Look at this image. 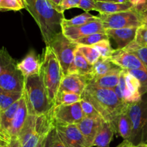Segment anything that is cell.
<instances>
[{"label":"cell","mask_w":147,"mask_h":147,"mask_svg":"<svg viewBox=\"0 0 147 147\" xmlns=\"http://www.w3.org/2000/svg\"><path fill=\"white\" fill-rule=\"evenodd\" d=\"M85 12L96 9V1L94 0H80L79 7Z\"/></svg>","instance_id":"38"},{"label":"cell","mask_w":147,"mask_h":147,"mask_svg":"<svg viewBox=\"0 0 147 147\" xmlns=\"http://www.w3.org/2000/svg\"><path fill=\"white\" fill-rule=\"evenodd\" d=\"M23 94L28 114L40 115L48 113L53 105L49 102L40 74L32 75L25 80Z\"/></svg>","instance_id":"4"},{"label":"cell","mask_w":147,"mask_h":147,"mask_svg":"<svg viewBox=\"0 0 147 147\" xmlns=\"http://www.w3.org/2000/svg\"><path fill=\"white\" fill-rule=\"evenodd\" d=\"M82 97L91 102L102 119L110 123L113 128L117 116L127 108L128 104L120 100L113 90L100 88L90 83Z\"/></svg>","instance_id":"2"},{"label":"cell","mask_w":147,"mask_h":147,"mask_svg":"<svg viewBox=\"0 0 147 147\" xmlns=\"http://www.w3.org/2000/svg\"><path fill=\"white\" fill-rule=\"evenodd\" d=\"M146 1L147 0H129V2L132 4V5L134 6V7L143 5V4L145 3Z\"/></svg>","instance_id":"44"},{"label":"cell","mask_w":147,"mask_h":147,"mask_svg":"<svg viewBox=\"0 0 147 147\" xmlns=\"http://www.w3.org/2000/svg\"><path fill=\"white\" fill-rule=\"evenodd\" d=\"M44 141H45V138H43V140H41V141H40V142L39 143V144H38V146H37V147H43V144H44Z\"/></svg>","instance_id":"48"},{"label":"cell","mask_w":147,"mask_h":147,"mask_svg":"<svg viewBox=\"0 0 147 147\" xmlns=\"http://www.w3.org/2000/svg\"><path fill=\"white\" fill-rule=\"evenodd\" d=\"M131 143L130 141H128V140H123L122 143L119 144V145L117 146L116 147H131Z\"/></svg>","instance_id":"45"},{"label":"cell","mask_w":147,"mask_h":147,"mask_svg":"<svg viewBox=\"0 0 147 147\" xmlns=\"http://www.w3.org/2000/svg\"><path fill=\"white\" fill-rule=\"evenodd\" d=\"M121 70L122 69H118L101 77H94L89 81V83L100 88L113 90L118 84L120 72Z\"/></svg>","instance_id":"22"},{"label":"cell","mask_w":147,"mask_h":147,"mask_svg":"<svg viewBox=\"0 0 147 147\" xmlns=\"http://www.w3.org/2000/svg\"><path fill=\"white\" fill-rule=\"evenodd\" d=\"M134 6L128 1L125 2H96V9L100 14H113L133 9Z\"/></svg>","instance_id":"21"},{"label":"cell","mask_w":147,"mask_h":147,"mask_svg":"<svg viewBox=\"0 0 147 147\" xmlns=\"http://www.w3.org/2000/svg\"><path fill=\"white\" fill-rule=\"evenodd\" d=\"M88 76L78 74H66L62 78L59 92L66 91L82 95L90 81Z\"/></svg>","instance_id":"14"},{"label":"cell","mask_w":147,"mask_h":147,"mask_svg":"<svg viewBox=\"0 0 147 147\" xmlns=\"http://www.w3.org/2000/svg\"><path fill=\"white\" fill-rule=\"evenodd\" d=\"M0 147H22L18 137L5 138L0 136Z\"/></svg>","instance_id":"37"},{"label":"cell","mask_w":147,"mask_h":147,"mask_svg":"<svg viewBox=\"0 0 147 147\" xmlns=\"http://www.w3.org/2000/svg\"><path fill=\"white\" fill-rule=\"evenodd\" d=\"M54 128L66 147H90L77 124L53 123Z\"/></svg>","instance_id":"11"},{"label":"cell","mask_w":147,"mask_h":147,"mask_svg":"<svg viewBox=\"0 0 147 147\" xmlns=\"http://www.w3.org/2000/svg\"><path fill=\"white\" fill-rule=\"evenodd\" d=\"M92 47H94V49L98 51L100 55V58L104 59H110L112 55L113 54L114 51H115V49H113L112 46H111L109 39L101 40L96 44L93 45Z\"/></svg>","instance_id":"31"},{"label":"cell","mask_w":147,"mask_h":147,"mask_svg":"<svg viewBox=\"0 0 147 147\" xmlns=\"http://www.w3.org/2000/svg\"><path fill=\"white\" fill-rule=\"evenodd\" d=\"M141 25H147V17L141 19Z\"/></svg>","instance_id":"47"},{"label":"cell","mask_w":147,"mask_h":147,"mask_svg":"<svg viewBox=\"0 0 147 147\" xmlns=\"http://www.w3.org/2000/svg\"><path fill=\"white\" fill-rule=\"evenodd\" d=\"M77 49L81 52L88 62L94 65L100 58V53L96 49L92 46H84V45H77Z\"/></svg>","instance_id":"30"},{"label":"cell","mask_w":147,"mask_h":147,"mask_svg":"<svg viewBox=\"0 0 147 147\" xmlns=\"http://www.w3.org/2000/svg\"><path fill=\"white\" fill-rule=\"evenodd\" d=\"M93 65L89 63L81 52L77 49L73 63L68 71V74H78L81 76H88L90 77L93 73Z\"/></svg>","instance_id":"19"},{"label":"cell","mask_w":147,"mask_h":147,"mask_svg":"<svg viewBox=\"0 0 147 147\" xmlns=\"http://www.w3.org/2000/svg\"><path fill=\"white\" fill-rule=\"evenodd\" d=\"M80 104H81L83 113H84L85 117H90V118H102L100 114H99V113L95 110L94 106L87 99L82 97V100H80Z\"/></svg>","instance_id":"35"},{"label":"cell","mask_w":147,"mask_h":147,"mask_svg":"<svg viewBox=\"0 0 147 147\" xmlns=\"http://www.w3.org/2000/svg\"><path fill=\"white\" fill-rule=\"evenodd\" d=\"M100 19L99 17L94 16L91 15L88 12H85L84 13L79 15L76 17H74L71 19L66 20V18L63 20L61 23L62 28L64 27H71V26H78V25H84L91 21L97 20Z\"/></svg>","instance_id":"27"},{"label":"cell","mask_w":147,"mask_h":147,"mask_svg":"<svg viewBox=\"0 0 147 147\" xmlns=\"http://www.w3.org/2000/svg\"><path fill=\"white\" fill-rule=\"evenodd\" d=\"M115 133L113 126L104 121L94 137L92 147H109Z\"/></svg>","instance_id":"20"},{"label":"cell","mask_w":147,"mask_h":147,"mask_svg":"<svg viewBox=\"0 0 147 147\" xmlns=\"http://www.w3.org/2000/svg\"><path fill=\"white\" fill-rule=\"evenodd\" d=\"M53 128L49 133V134H48V135L46 136V138H45L43 147H52V137H53Z\"/></svg>","instance_id":"42"},{"label":"cell","mask_w":147,"mask_h":147,"mask_svg":"<svg viewBox=\"0 0 147 147\" xmlns=\"http://www.w3.org/2000/svg\"><path fill=\"white\" fill-rule=\"evenodd\" d=\"M0 87L5 90L23 92L25 80L20 71L18 69L16 61L12 59L7 51L2 48L0 50Z\"/></svg>","instance_id":"7"},{"label":"cell","mask_w":147,"mask_h":147,"mask_svg":"<svg viewBox=\"0 0 147 147\" xmlns=\"http://www.w3.org/2000/svg\"><path fill=\"white\" fill-rule=\"evenodd\" d=\"M26 0H2L0 5V11H20L26 9Z\"/></svg>","instance_id":"32"},{"label":"cell","mask_w":147,"mask_h":147,"mask_svg":"<svg viewBox=\"0 0 147 147\" xmlns=\"http://www.w3.org/2000/svg\"><path fill=\"white\" fill-rule=\"evenodd\" d=\"M96 2H118V0H94Z\"/></svg>","instance_id":"46"},{"label":"cell","mask_w":147,"mask_h":147,"mask_svg":"<svg viewBox=\"0 0 147 147\" xmlns=\"http://www.w3.org/2000/svg\"><path fill=\"white\" fill-rule=\"evenodd\" d=\"M28 115V107H27L25 96L24 94H22V97L20 100L18 110H17L13 119H12L10 128L8 131L7 137L5 138H12V137H18V136L20 133L22 127L25 125Z\"/></svg>","instance_id":"16"},{"label":"cell","mask_w":147,"mask_h":147,"mask_svg":"<svg viewBox=\"0 0 147 147\" xmlns=\"http://www.w3.org/2000/svg\"><path fill=\"white\" fill-rule=\"evenodd\" d=\"M82 100V95L69 92L62 91L58 92L55 100L54 106L61 105H71L80 102Z\"/></svg>","instance_id":"28"},{"label":"cell","mask_w":147,"mask_h":147,"mask_svg":"<svg viewBox=\"0 0 147 147\" xmlns=\"http://www.w3.org/2000/svg\"><path fill=\"white\" fill-rule=\"evenodd\" d=\"M62 32L69 40L75 41L90 34L105 32V28L102 21L98 19L78 26L64 27L62 28Z\"/></svg>","instance_id":"12"},{"label":"cell","mask_w":147,"mask_h":147,"mask_svg":"<svg viewBox=\"0 0 147 147\" xmlns=\"http://www.w3.org/2000/svg\"><path fill=\"white\" fill-rule=\"evenodd\" d=\"M2 0H0V5H1V3H2Z\"/></svg>","instance_id":"52"},{"label":"cell","mask_w":147,"mask_h":147,"mask_svg":"<svg viewBox=\"0 0 147 147\" xmlns=\"http://www.w3.org/2000/svg\"><path fill=\"white\" fill-rule=\"evenodd\" d=\"M80 0H62L61 5V10L64 12L65 10L72 9V8H78Z\"/></svg>","instance_id":"39"},{"label":"cell","mask_w":147,"mask_h":147,"mask_svg":"<svg viewBox=\"0 0 147 147\" xmlns=\"http://www.w3.org/2000/svg\"><path fill=\"white\" fill-rule=\"evenodd\" d=\"M133 9L138 14L141 20L142 18L147 17V1L143 5L133 7Z\"/></svg>","instance_id":"40"},{"label":"cell","mask_w":147,"mask_h":147,"mask_svg":"<svg viewBox=\"0 0 147 147\" xmlns=\"http://www.w3.org/2000/svg\"><path fill=\"white\" fill-rule=\"evenodd\" d=\"M80 102L71 105H61L53 107V123L77 124L84 118Z\"/></svg>","instance_id":"10"},{"label":"cell","mask_w":147,"mask_h":147,"mask_svg":"<svg viewBox=\"0 0 147 147\" xmlns=\"http://www.w3.org/2000/svg\"><path fill=\"white\" fill-rule=\"evenodd\" d=\"M52 147H66L61 140L60 137L58 135L55 128L53 130V137H52Z\"/></svg>","instance_id":"41"},{"label":"cell","mask_w":147,"mask_h":147,"mask_svg":"<svg viewBox=\"0 0 147 147\" xmlns=\"http://www.w3.org/2000/svg\"><path fill=\"white\" fill-rule=\"evenodd\" d=\"M124 71H125L126 89L128 94V103L139 101L142 98V95L139 92V82L132 74L128 73L126 70H124Z\"/></svg>","instance_id":"24"},{"label":"cell","mask_w":147,"mask_h":147,"mask_svg":"<svg viewBox=\"0 0 147 147\" xmlns=\"http://www.w3.org/2000/svg\"><path fill=\"white\" fill-rule=\"evenodd\" d=\"M125 50L131 52L135 54L141 60L144 66L147 70V47H141L132 41L128 46L125 48Z\"/></svg>","instance_id":"33"},{"label":"cell","mask_w":147,"mask_h":147,"mask_svg":"<svg viewBox=\"0 0 147 147\" xmlns=\"http://www.w3.org/2000/svg\"><path fill=\"white\" fill-rule=\"evenodd\" d=\"M128 73L132 74L138 80L140 84L139 92L141 95H144L147 93V70L144 69H134V70H126Z\"/></svg>","instance_id":"34"},{"label":"cell","mask_w":147,"mask_h":147,"mask_svg":"<svg viewBox=\"0 0 147 147\" xmlns=\"http://www.w3.org/2000/svg\"><path fill=\"white\" fill-rule=\"evenodd\" d=\"M131 147H137V146H134V145H133V144H131Z\"/></svg>","instance_id":"51"},{"label":"cell","mask_w":147,"mask_h":147,"mask_svg":"<svg viewBox=\"0 0 147 147\" xmlns=\"http://www.w3.org/2000/svg\"><path fill=\"white\" fill-rule=\"evenodd\" d=\"M138 147H147V143H146V144H140V145L137 146Z\"/></svg>","instance_id":"49"},{"label":"cell","mask_w":147,"mask_h":147,"mask_svg":"<svg viewBox=\"0 0 147 147\" xmlns=\"http://www.w3.org/2000/svg\"><path fill=\"white\" fill-rule=\"evenodd\" d=\"M53 128V109L43 115L28 114L25 125L18 136L21 146L22 147H37Z\"/></svg>","instance_id":"3"},{"label":"cell","mask_w":147,"mask_h":147,"mask_svg":"<svg viewBox=\"0 0 147 147\" xmlns=\"http://www.w3.org/2000/svg\"><path fill=\"white\" fill-rule=\"evenodd\" d=\"M103 121L104 120L102 118L84 117L79 123L77 124L90 147H92L94 137Z\"/></svg>","instance_id":"18"},{"label":"cell","mask_w":147,"mask_h":147,"mask_svg":"<svg viewBox=\"0 0 147 147\" xmlns=\"http://www.w3.org/2000/svg\"><path fill=\"white\" fill-rule=\"evenodd\" d=\"M100 20L105 29L138 28L141 20L138 14L133 9L113 14H100Z\"/></svg>","instance_id":"9"},{"label":"cell","mask_w":147,"mask_h":147,"mask_svg":"<svg viewBox=\"0 0 147 147\" xmlns=\"http://www.w3.org/2000/svg\"><path fill=\"white\" fill-rule=\"evenodd\" d=\"M136 30L137 28L105 29V33L115 42L117 49H123L134 40Z\"/></svg>","instance_id":"15"},{"label":"cell","mask_w":147,"mask_h":147,"mask_svg":"<svg viewBox=\"0 0 147 147\" xmlns=\"http://www.w3.org/2000/svg\"><path fill=\"white\" fill-rule=\"evenodd\" d=\"M18 69L20 71L24 80L32 75L40 73L41 61L33 50L30 51L20 63H17Z\"/></svg>","instance_id":"17"},{"label":"cell","mask_w":147,"mask_h":147,"mask_svg":"<svg viewBox=\"0 0 147 147\" xmlns=\"http://www.w3.org/2000/svg\"><path fill=\"white\" fill-rule=\"evenodd\" d=\"M2 72V67H1V66H0V73Z\"/></svg>","instance_id":"50"},{"label":"cell","mask_w":147,"mask_h":147,"mask_svg":"<svg viewBox=\"0 0 147 147\" xmlns=\"http://www.w3.org/2000/svg\"><path fill=\"white\" fill-rule=\"evenodd\" d=\"M48 2L55 8L59 12H62L61 10V5L62 0H47ZM63 13V12H62Z\"/></svg>","instance_id":"43"},{"label":"cell","mask_w":147,"mask_h":147,"mask_svg":"<svg viewBox=\"0 0 147 147\" xmlns=\"http://www.w3.org/2000/svg\"><path fill=\"white\" fill-rule=\"evenodd\" d=\"M22 94L23 92L7 91L0 87V113L18 101Z\"/></svg>","instance_id":"26"},{"label":"cell","mask_w":147,"mask_h":147,"mask_svg":"<svg viewBox=\"0 0 147 147\" xmlns=\"http://www.w3.org/2000/svg\"><path fill=\"white\" fill-rule=\"evenodd\" d=\"M26 9L35 20L46 46L62 32L64 15L56 10L47 0H26Z\"/></svg>","instance_id":"1"},{"label":"cell","mask_w":147,"mask_h":147,"mask_svg":"<svg viewBox=\"0 0 147 147\" xmlns=\"http://www.w3.org/2000/svg\"><path fill=\"white\" fill-rule=\"evenodd\" d=\"M114 128L115 133H118L124 140L129 141L131 135V124L127 113V108L117 116Z\"/></svg>","instance_id":"23"},{"label":"cell","mask_w":147,"mask_h":147,"mask_svg":"<svg viewBox=\"0 0 147 147\" xmlns=\"http://www.w3.org/2000/svg\"><path fill=\"white\" fill-rule=\"evenodd\" d=\"M93 67H94V70L90 77V80L94 77H101L114 71L121 69V68L114 64L110 59H104L102 58L99 59V60L93 65Z\"/></svg>","instance_id":"25"},{"label":"cell","mask_w":147,"mask_h":147,"mask_svg":"<svg viewBox=\"0 0 147 147\" xmlns=\"http://www.w3.org/2000/svg\"><path fill=\"white\" fill-rule=\"evenodd\" d=\"M127 113L131 124L129 141L135 146L147 143V97L128 103Z\"/></svg>","instance_id":"6"},{"label":"cell","mask_w":147,"mask_h":147,"mask_svg":"<svg viewBox=\"0 0 147 147\" xmlns=\"http://www.w3.org/2000/svg\"><path fill=\"white\" fill-rule=\"evenodd\" d=\"M110 59L114 64L123 70H146L141 60L135 54L125 49H115Z\"/></svg>","instance_id":"13"},{"label":"cell","mask_w":147,"mask_h":147,"mask_svg":"<svg viewBox=\"0 0 147 147\" xmlns=\"http://www.w3.org/2000/svg\"><path fill=\"white\" fill-rule=\"evenodd\" d=\"M40 74L49 102L54 106L63 74L57 57L49 46H46L43 51Z\"/></svg>","instance_id":"5"},{"label":"cell","mask_w":147,"mask_h":147,"mask_svg":"<svg viewBox=\"0 0 147 147\" xmlns=\"http://www.w3.org/2000/svg\"><path fill=\"white\" fill-rule=\"evenodd\" d=\"M134 43L141 47H147V25L138 27L134 38Z\"/></svg>","instance_id":"36"},{"label":"cell","mask_w":147,"mask_h":147,"mask_svg":"<svg viewBox=\"0 0 147 147\" xmlns=\"http://www.w3.org/2000/svg\"><path fill=\"white\" fill-rule=\"evenodd\" d=\"M137 147H138V146H137Z\"/></svg>","instance_id":"53"},{"label":"cell","mask_w":147,"mask_h":147,"mask_svg":"<svg viewBox=\"0 0 147 147\" xmlns=\"http://www.w3.org/2000/svg\"><path fill=\"white\" fill-rule=\"evenodd\" d=\"M57 57L63 76L68 74L69 67L73 63L75 51L77 49V44L75 42L69 40L63 32L58 34L48 45Z\"/></svg>","instance_id":"8"},{"label":"cell","mask_w":147,"mask_h":147,"mask_svg":"<svg viewBox=\"0 0 147 147\" xmlns=\"http://www.w3.org/2000/svg\"><path fill=\"white\" fill-rule=\"evenodd\" d=\"M105 39H109L107 35L105 32H99V33H93L86 35L81 38L76 40L75 42L77 45H84V46H92L98 42Z\"/></svg>","instance_id":"29"}]
</instances>
